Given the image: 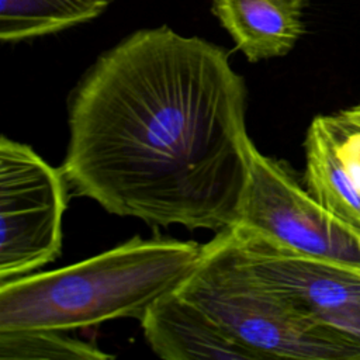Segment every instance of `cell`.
Listing matches in <instances>:
<instances>
[{"label": "cell", "mask_w": 360, "mask_h": 360, "mask_svg": "<svg viewBox=\"0 0 360 360\" xmlns=\"http://www.w3.org/2000/svg\"><path fill=\"white\" fill-rule=\"evenodd\" d=\"M305 0H212V14L255 63L285 56L305 31Z\"/></svg>", "instance_id": "obj_8"}, {"label": "cell", "mask_w": 360, "mask_h": 360, "mask_svg": "<svg viewBox=\"0 0 360 360\" xmlns=\"http://www.w3.org/2000/svg\"><path fill=\"white\" fill-rule=\"evenodd\" d=\"M112 356L66 330H0L1 360H104Z\"/></svg>", "instance_id": "obj_11"}, {"label": "cell", "mask_w": 360, "mask_h": 360, "mask_svg": "<svg viewBox=\"0 0 360 360\" xmlns=\"http://www.w3.org/2000/svg\"><path fill=\"white\" fill-rule=\"evenodd\" d=\"M304 184L309 194L354 238H360V193L335 150L328 115H316L305 135Z\"/></svg>", "instance_id": "obj_9"}, {"label": "cell", "mask_w": 360, "mask_h": 360, "mask_svg": "<svg viewBox=\"0 0 360 360\" xmlns=\"http://www.w3.org/2000/svg\"><path fill=\"white\" fill-rule=\"evenodd\" d=\"M221 233L263 284L318 319L360 336V262L301 253L242 224Z\"/></svg>", "instance_id": "obj_5"}, {"label": "cell", "mask_w": 360, "mask_h": 360, "mask_svg": "<svg viewBox=\"0 0 360 360\" xmlns=\"http://www.w3.org/2000/svg\"><path fill=\"white\" fill-rule=\"evenodd\" d=\"M339 117L349 125L360 128V101L339 112Z\"/></svg>", "instance_id": "obj_13"}, {"label": "cell", "mask_w": 360, "mask_h": 360, "mask_svg": "<svg viewBox=\"0 0 360 360\" xmlns=\"http://www.w3.org/2000/svg\"><path fill=\"white\" fill-rule=\"evenodd\" d=\"M328 121L335 138L336 155L346 174L360 193V128L349 125L339 114L328 115Z\"/></svg>", "instance_id": "obj_12"}, {"label": "cell", "mask_w": 360, "mask_h": 360, "mask_svg": "<svg viewBox=\"0 0 360 360\" xmlns=\"http://www.w3.org/2000/svg\"><path fill=\"white\" fill-rule=\"evenodd\" d=\"M139 322L153 353L166 360H260L179 291L155 302Z\"/></svg>", "instance_id": "obj_7"}, {"label": "cell", "mask_w": 360, "mask_h": 360, "mask_svg": "<svg viewBox=\"0 0 360 360\" xmlns=\"http://www.w3.org/2000/svg\"><path fill=\"white\" fill-rule=\"evenodd\" d=\"M112 0H0V39L15 44L100 17Z\"/></svg>", "instance_id": "obj_10"}, {"label": "cell", "mask_w": 360, "mask_h": 360, "mask_svg": "<svg viewBox=\"0 0 360 360\" xmlns=\"http://www.w3.org/2000/svg\"><path fill=\"white\" fill-rule=\"evenodd\" d=\"M238 224L301 253L360 262L357 238L309 194L285 160L255 145Z\"/></svg>", "instance_id": "obj_6"}, {"label": "cell", "mask_w": 360, "mask_h": 360, "mask_svg": "<svg viewBox=\"0 0 360 360\" xmlns=\"http://www.w3.org/2000/svg\"><path fill=\"white\" fill-rule=\"evenodd\" d=\"M177 291L260 360H360V336L318 319L263 284L221 232L204 243L200 264Z\"/></svg>", "instance_id": "obj_3"}, {"label": "cell", "mask_w": 360, "mask_h": 360, "mask_svg": "<svg viewBox=\"0 0 360 360\" xmlns=\"http://www.w3.org/2000/svg\"><path fill=\"white\" fill-rule=\"evenodd\" d=\"M204 245L176 239L129 240L52 271L0 281V330H75L135 318L176 292L195 271Z\"/></svg>", "instance_id": "obj_2"}, {"label": "cell", "mask_w": 360, "mask_h": 360, "mask_svg": "<svg viewBox=\"0 0 360 360\" xmlns=\"http://www.w3.org/2000/svg\"><path fill=\"white\" fill-rule=\"evenodd\" d=\"M228 52L167 25L103 52L69 97L60 169L75 195L152 226L238 224L253 142Z\"/></svg>", "instance_id": "obj_1"}, {"label": "cell", "mask_w": 360, "mask_h": 360, "mask_svg": "<svg viewBox=\"0 0 360 360\" xmlns=\"http://www.w3.org/2000/svg\"><path fill=\"white\" fill-rule=\"evenodd\" d=\"M359 248H360V238H359Z\"/></svg>", "instance_id": "obj_14"}, {"label": "cell", "mask_w": 360, "mask_h": 360, "mask_svg": "<svg viewBox=\"0 0 360 360\" xmlns=\"http://www.w3.org/2000/svg\"><path fill=\"white\" fill-rule=\"evenodd\" d=\"M69 184L31 146L0 139V281L31 274L62 248Z\"/></svg>", "instance_id": "obj_4"}]
</instances>
